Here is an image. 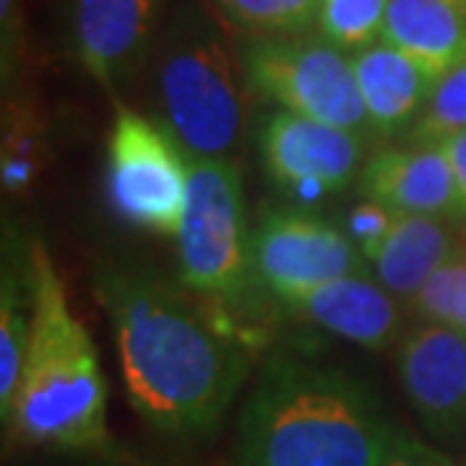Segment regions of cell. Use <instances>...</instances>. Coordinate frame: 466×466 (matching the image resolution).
<instances>
[{
  "instance_id": "obj_24",
  "label": "cell",
  "mask_w": 466,
  "mask_h": 466,
  "mask_svg": "<svg viewBox=\"0 0 466 466\" xmlns=\"http://www.w3.org/2000/svg\"><path fill=\"white\" fill-rule=\"evenodd\" d=\"M379 466H458V463H454L449 454H442L440 449H433V445L415 440L412 433L394 427L388 451Z\"/></svg>"
},
{
  "instance_id": "obj_19",
  "label": "cell",
  "mask_w": 466,
  "mask_h": 466,
  "mask_svg": "<svg viewBox=\"0 0 466 466\" xmlns=\"http://www.w3.org/2000/svg\"><path fill=\"white\" fill-rule=\"evenodd\" d=\"M388 0H319L312 31L337 49H370L381 43Z\"/></svg>"
},
{
  "instance_id": "obj_12",
  "label": "cell",
  "mask_w": 466,
  "mask_h": 466,
  "mask_svg": "<svg viewBox=\"0 0 466 466\" xmlns=\"http://www.w3.org/2000/svg\"><path fill=\"white\" fill-rule=\"evenodd\" d=\"M285 312L367 351H388L394 342H400L397 337L403 328L397 297L360 273L342 276L337 282L297 297L285 303Z\"/></svg>"
},
{
  "instance_id": "obj_14",
  "label": "cell",
  "mask_w": 466,
  "mask_h": 466,
  "mask_svg": "<svg viewBox=\"0 0 466 466\" xmlns=\"http://www.w3.org/2000/svg\"><path fill=\"white\" fill-rule=\"evenodd\" d=\"M381 43L440 82L466 61V9L454 0H388Z\"/></svg>"
},
{
  "instance_id": "obj_15",
  "label": "cell",
  "mask_w": 466,
  "mask_h": 466,
  "mask_svg": "<svg viewBox=\"0 0 466 466\" xmlns=\"http://www.w3.org/2000/svg\"><path fill=\"white\" fill-rule=\"evenodd\" d=\"M351 61L372 134L390 139L412 130L433 88L427 73L385 43L354 52Z\"/></svg>"
},
{
  "instance_id": "obj_20",
  "label": "cell",
  "mask_w": 466,
  "mask_h": 466,
  "mask_svg": "<svg viewBox=\"0 0 466 466\" xmlns=\"http://www.w3.org/2000/svg\"><path fill=\"white\" fill-rule=\"evenodd\" d=\"M239 31L255 36L306 34L315 27L319 0H216Z\"/></svg>"
},
{
  "instance_id": "obj_5",
  "label": "cell",
  "mask_w": 466,
  "mask_h": 466,
  "mask_svg": "<svg viewBox=\"0 0 466 466\" xmlns=\"http://www.w3.org/2000/svg\"><path fill=\"white\" fill-rule=\"evenodd\" d=\"M167 127L198 157H228L239 143L242 100L225 40L207 25L176 27L157 61Z\"/></svg>"
},
{
  "instance_id": "obj_17",
  "label": "cell",
  "mask_w": 466,
  "mask_h": 466,
  "mask_svg": "<svg viewBox=\"0 0 466 466\" xmlns=\"http://www.w3.org/2000/svg\"><path fill=\"white\" fill-rule=\"evenodd\" d=\"M31 285L27 260L22 267H4L0 285V418L6 421L22 381L27 346H31Z\"/></svg>"
},
{
  "instance_id": "obj_11",
  "label": "cell",
  "mask_w": 466,
  "mask_h": 466,
  "mask_svg": "<svg viewBox=\"0 0 466 466\" xmlns=\"http://www.w3.org/2000/svg\"><path fill=\"white\" fill-rule=\"evenodd\" d=\"M360 194L409 216H458V185L440 146H385L370 155L360 170Z\"/></svg>"
},
{
  "instance_id": "obj_16",
  "label": "cell",
  "mask_w": 466,
  "mask_h": 466,
  "mask_svg": "<svg viewBox=\"0 0 466 466\" xmlns=\"http://www.w3.org/2000/svg\"><path fill=\"white\" fill-rule=\"evenodd\" d=\"M458 248L461 237L449 225V218L397 212V221L372 260V269H376L379 285L409 306L427 285V279Z\"/></svg>"
},
{
  "instance_id": "obj_27",
  "label": "cell",
  "mask_w": 466,
  "mask_h": 466,
  "mask_svg": "<svg viewBox=\"0 0 466 466\" xmlns=\"http://www.w3.org/2000/svg\"><path fill=\"white\" fill-rule=\"evenodd\" d=\"M461 248L466 251V218H463V228H461Z\"/></svg>"
},
{
  "instance_id": "obj_3",
  "label": "cell",
  "mask_w": 466,
  "mask_h": 466,
  "mask_svg": "<svg viewBox=\"0 0 466 466\" xmlns=\"http://www.w3.org/2000/svg\"><path fill=\"white\" fill-rule=\"evenodd\" d=\"M31 285V346L13 409L6 440L36 451L109 454L106 379L86 324L70 309L67 291L40 239L27 246Z\"/></svg>"
},
{
  "instance_id": "obj_25",
  "label": "cell",
  "mask_w": 466,
  "mask_h": 466,
  "mask_svg": "<svg viewBox=\"0 0 466 466\" xmlns=\"http://www.w3.org/2000/svg\"><path fill=\"white\" fill-rule=\"evenodd\" d=\"M18 31H22V0H0V34H4V76H9L18 55Z\"/></svg>"
},
{
  "instance_id": "obj_28",
  "label": "cell",
  "mask_w": 466,
  "mask_h": 466,
  "mask_svg": "<svg viewBox=\"0 0 466 466\" xmlns=\"http://www.w3.org/2000/svg\"><path fill=\"white\" fill-rule=\"evenodd\" d=\"M454 4H461V6L466 9V0H454Z\"/></svg>"
},
{
  "instance_id": "obj_18",
  "label": "cell",
  "mask_w": 466,
  "mask_h": 466,
  "mask_svg": "<svg viewBox=\"0 0 466 466\" xmlns=\"http://www.w3.org/2000/svg\"><path fill=\"white\" fill-rule=\"evenodd\" d=\"M46 167V139L43 121L34 106L6 104L4 113V152H0V182L4 191L25 194L40 179Z\"/></svg>"
},
{
  "instance_id": "obj_13",
  "label": "cell",
  "mask_w": 466,
  "mask_h": 466,
  "mask_svg": "<svg viewBox=\"0 0 466 466\" xmlns=\"http://www.w3.org/2000/svg\"><path fill=\"white\" fill-rule=\"evenodd\" d=\"M157 15V0H73V52L88 76L113 88L143 52Z\"/></svg>"
},
{
  "instance_id": "obj_7",
  "label": "cell",
  "mask_w": 466,
  "mask_h": 466,
  "mask_svg": "<svg viewBox=\"0 0 466 466\" xmlns=\"http://www.w3.org/2000/svg\"><path fill=\"white\" fill-rule=\"evenodd\" d=\"M242 70L251 91L285 113L372 134L354 61L319 34L251 36L242 49Z\"/></svg>"
},
{
  "instance_id": "obj_23",
  "label": "cell",
  "mask_w": 466,
  "mask_h": 466,
  "mask_svg": "<svg viewBox=\"0 0 466 466\" xmlns=\"http://www.w3.org/2000/svg\"><path fill=\"white\" fill-rule=\"evenodd\" d=\"M394 221H397L394 209H388L385 203H379V200L363 198L349 209L346 233H349V239L354 242V248H358L360 255L372 264L376 255H379V248L385 246L388 233H390V228H394Z\"/></svg>"
},
{
  "instance_id": "obj_21",
  "label": "cell",
  "mask_w": 466,
  "mask_h": 466,
  "mask_svg": "<svg viewBox=\"0 0 466 466\" xmlns=\"http://www.w3.org/2000/svg\"><path fill=\"white\" fill-rule=\"evenodd\" d=\"M409 312L424 324H442L466 333V251L458 248L409 303Z\"/></svg>"
},
{
  "instance_id": "obj_6",
  "label": "cell",
  "mask_w": 466,
  "mask_h": 466,
  "mask_svg": "<svg viewBox=\"0 0 466 466\" xmlns=\"http://www.w3.org/2000/svg\"><path fill=\"white\" fill-rule=\"evenodd\" d=\"M191 157L173 130L116 100L106 137V200L130 228L176 237L188 207Z\"/></svg>"
},
{
  "instance_id": "obj_1",
  "label": "cell",
  "mask_w": 466,
  "mask_h": 466,
  "mask_svg": "<svg viewBox=\"0 0 466 466\" xmlns=\"http://www.w3.org/2000/svg\"><path fill=\"white\" fill-rule=\"evenodd\" d=\"M95 288L113 319L137 415L161 433L216 431L248 379L255 349L242 333L194 294L143 269L104 267Z\"/></svg>"
},
{
  "instance_id": "obj_8",
  "label": "cell",
  "mask_w": 466,
  "mask_h": 466,
  "mask_svg": "<svg viewBox=\"0 0 466 466\" xmlns=\"http://www.w3.org/2000/svg\"><path fill=\"white\" fill-rule=\"evenodd\" d=\"M360 258L349 233L306 209H267L248 237L251 282L279 306L360 273Z\"/></svg>"
},
{
  "instance_id": "obj_26",
  "label": "cell",
  "mask_w": 466,
  "mask_h": 466,
  "mask_svg": "<svg viewBox=\"0 0 466 466\" xmlns=\"http://www.w3.org/2000/svg\"><path fill=\"white\" fill-rule=\"evenodd\" d=\"M445 152L454 173V185H458V216L466 218V130L445 137L442 143H436Z\"/></svg>"
},
{
  "instance_id": "obj_4",
  "label": "cell",
  "mask_w": 466,
  "mask_h": 466,
  "mask_svg": "<svg viewBox=\"0 0 466 466\" xmlns=\"http://www.w3.org/2000/svg\"><path fill=\"white\" fill-rule=\"evenodd\" d=\"M191 157L188 207L176 233L179 279L198 300L209 303L255 349L258 328L248 319L251 260L246 233V188L237 164L228 157ZM258 291V288H255Z\"/></svg>"
},
{
  "instance_id": "obj_2",
  "label": "cell",
  "mask_w": 466,
  "mask_h": 466,
  "mask_svg": "<svg viewBox=\"0 0 466 466\" xmlns=\"http://www.w3.org/2000/svg\"><path fill=\"white\" fill-rule=\"evenodd\" d=\"M394 424L370 388L337 367L276 354L237 424L239 466H379Z\"/></svg>"
},
{
  "instance_id": "obj_29",
  "label": "cell",
  "mask_w": 466,
  "mask_h": 466,
  "mask_svg": "<svg viewBox=\"0 0 466 466\" xmlns=\"http://www.w3.org/2000/svg\"><path fill=\"white\" fill-rule=\"evenodd\" d=\"M116 466H118V463H116Z\"/></svg>"
},
{
  "instance_id": "obj_22",
  "label": "cell",
  "mask_w": 466,
  "mask_h": 466,
  "mask_svg": "<svg viewBox=\"0 0 466 466\" xmlns=\"http://www.w3.org/2000/svg\"><path fill=\"white\" fill-rule=\"evenodd\" d=\"M458 130H466V61L433 82L421 116L409 130V139L415 146H433Z\"/></svg>"
},
{
  "instance_id": "obj_10",
  "label": "cell",
  "mask_w": 466,
  "mask_h": 466,
  "mask_svg": "<svg viewBox=\"0 0 466 466\" xmlns=\"http://www.w3.org/2000/svg\"><path fill=\"white\" fill-rule=\"evenodd\" d=\"M397 376L427 431L466 433V333L418 321L397 342Z\"/></svg>"
},
{
  "instance_id": "obj_9",
  "label": "cell",
  "mask_w": 466,
  "mask_h": 466,
  "mask_svg": "<svg viewBox=\"0 0 466 466\" xmlns=\"http://www.w3.org/2000/svg\"><path fill=\"white\" fill-rule=\"evenodd\" d=\"M269 179L291 194L297 209L315 207L324 194L349 188L363 170V134L279 109L258 137Z\"/></svg>"
}]
</instances>
